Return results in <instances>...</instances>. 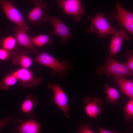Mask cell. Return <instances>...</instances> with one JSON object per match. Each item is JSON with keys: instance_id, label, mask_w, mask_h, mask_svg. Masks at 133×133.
Here are the masks:
<instances>
[{"instance_id": "obj_1", "label": "cell", "mask_w": 133, "mask_h": 133, "mask_svg": "<svg viewBox=\"0 0 133 133\" xmlns=\"http://www.w3.org/2000/svg\"><path fill=\"white\" fill-rule=\"evenodd\" d=\"M34 61L36 63L51 68L53 71L51 75H57L61 79L66 77L72 69V63L67 60L61 62L49 54L43 52L37 55Z\"/></svg>"}, {"instance_id": "obj_2", "label": "cell", "mask_w": 133, "mask_h": 133, "mask_svg": "<svg viewBox=\"0 0 133 133\" xmlns=\"http://www.w3.org/2000/svg\"><path fill=\"white\" fill-rule=\"evenodd\" d=\"M99 76L105 74L108 77L113 75L123 77H129L133 75V72L123 63L115 60L110 54L107 57L104 63L96 69Z\"/></svg>"}, {"instance_id": "obj_3", "label": "cell", "mask_w": 133, "mask_h": 133, "mask_svg": "<svg viewBox=\"0 0 133 133\" xmlns=\"http://www.w3.org/2000/svg\"><path fill=\"white\" fill-rule=\"evenodd\" d=\"M91 24L86 33L93 32L97 34L100 38H104L108 35H114L118 31L116 28L112 26L106 18L105 13H97L92 18L88 16Z\"/></svg>"}, {"instance_id": "obj_4", "label": "cell", "mask_w": 133, "mask_h": 133, "mask_svg": "<svg viewBox=\"0 0 133 133\" xmlns=\"http://www.w3.org/2000/svg\"><path fill=\"white\" fill-rule=\"evenodd\" d=\"M0 6L9 19L28 32L27 25L22 14L14 6L13 0H0Z\"/></svg>"}, {"instance_id": "obj_5", "label": "cell", "mask_w": 133, "mask_h": 133, "mask_svg": "<svg viewBox=\"0 0 133 133\" xmlns=\"http://www.w3.org/2000/svg\"><path fill=\"white\" fill-rule=\"evenodd\" d=\"M116 12H113L110 14V19L112 21H118L122 27L133 35V12L124 9L118 1L116 3Z\"/></svg>"}, {"instance_id": "obj_6", "label": "cell", "mask_w": 133, "mask_h": 133, "mask_svg": "<svg viewBox=\"0 0 133 133\" xmlns=\"http://www.w3.org/2000/svg\"><path fill=\"white\" fill-rule=\"evenodd\" d=\"M33 3L35 7L29 12L28 17L33 24L38 26L48 21V4L43 0H34Z\"/></svg>"}, {"instance_id": "obj_7", "label": "cell", "mask_w": 133, "mask_h": 133, "mask_svg": "<svg viewBox=\"0 0 133 133\" xmlns=\"http://www.w3.org/2000/svg\"><path fill=\"white\" fill-rule=\"evenodd\" d=\"M58 6L63 9L65 14L73 16L75 21H80L84 15L85 8L82 5V0H55Z\"/></svg>"}, {"instance_id": "obj_8", "label": "cell", "mask_w": 133, "mask_h": 133, "mask_svg": "<svg viewBox=\"0 0 133 133\" xmlns=\"http://www.w3.org/2000/svg\"><path fill=\"white\" fill-rule=\"evenodd\" d=\"M48 88L53 92V97L52 98L53 103L62 111L66 117L69 118L70 109L68 105V99L65 92L58 84H49Z\"/></svg>"}, {"instance_id": "obj_9", "label": "cell", "mask_w": 133, "mask_h": 133, "mask_svg": "<svg viewBox=\"0 0 133 133\" xmlns=\"http://www.w3.org/2000/svg\"><path fill=\"white\" fill-rule=\"evenodd\" d=\"M48 21L53 28L51 35L60 37L63 44H68V39L73 37L69 27L64 24L60 19L54 16H49Z\"/></svg>"}, {"instance_id": "obj_10", "label": "cell", "mask_w": 133, "mask_h": 133, "mask_svg": "<svg viewBox=\"0 0 133 133\" xmlns=\"http://www.w3.org/2000/svg\"><path fill=\"white\" fill-rule=\"evenodd\" d=\"M12 72L24 87H33L39 84L42 81L40 77H35L32 71L28 69L21 67Z\"/></svg>"}, {"instance_id": "obj_11", "label": "cell", "mask_w": 133, "mask_h": 133, "mask_svg": "<svg viewBox=\"0 0 133 133\" xmlns=\"http://www.w3.org/2000/svg\"><path fill=\"white\" fill-rule=\"evenodd\" d=\"M85 105V112L89 117L96 119L99 115L102 114L104 110L102 100L98 97L92 100L88 96L85 98L83 100Z\"/></svg>"}, {"instance_id": "obj_12", "label": "cell", "mask_w": 133, "mask_h": 133, "mask_svg": "<svg viewBox=\"0 0 133 133\" xmlns=\"http://www.w3.org/2000/svg\"><path fill=\"white\" fill-rule=\"evenodd\" d=\"M15 37L18 44L26 48L33 54L37 53L38 50L32 43L31 38L27 32L22 28L17 26L14 29Z\"/></svg>"}, {"instance_id": "obj_13", "label": "cell", "mask_w": 133, "mask_h": 133, "mask_svg": "<svg viewBox=\"0 0 133 133\" xmlns=\"http://www.w3.org/2000/svg\"><path fill=\"white\" fill-rule=\"evenodd\" d=\"M130 39L128 33L123 29H121L116 34L112 36L110 45L109 54L115 56L120 50L123 41Z\"/></svg>"}, {"instance_id": "obj_14", "label": "cell", "mask_w": 133, "mask_h": 133, "mask_svg": "<svg viewBox=\"0 0 133 133\" xmlns=\"http://www.w3.org/2000/svg\"><path fill=\"white\" fill-rule=\"evenodd\" d=\"M28 51L19 49L15 51L11 58L12 63L22 68L28 69L32 65L33 60L29 56Z\"/></svg>"}, {"instance_id": "obj_15", "label": "cell", "mask_w": 133, "mask_h": 133, "mask_svg": "<svg viewBox=\"0 0 133 133\" xmlns=\"http://www.w3.org/2000/svg\"><path fill=\"white\" fill-rule=\"evenodd\" d=\"M114 79L122 93L130 99H133V79L128 80L119 76H115Z\"/></svg>"}, {"instance_id": "obj_16", "label": "cell", "mask_w": 133, "mask_h": 133, "mask_svg": "<svg viewBox=\"0 0 133 133\" xmlns=\"http://www.w3.org/2000/svg\"><path fill=\"white\" fill-rule=\"evenodd\" d=\"M38 102L36 97L31 94L26 97L21 106V109L23 113L27 115L33 112Z\"/></svg>"}, {"instance_id": "obj_17", "label": "cell", "mask_w": 133, "mask_h": 133, "mask_svg": "<svg viewBox=\"0 0 133 133\" xmlns=\"http://www.w3.org/2000/svg\"><path fill=\"white\" fill-rule=\"evenodd\" d=\"M40 127V124L33 119L23 123L19 127L18 132L21 133H38Z\"/></svg>"}, {"instance_id": "obj_18", "label": "cell", "mask_w": 133, "mask_h": 133, "mask_svg": "<svg viewBox=\"0 0 133 133\" xmlns=\"http://www.w3.org/2000/svg\"><path fill=\"white\" fill-rule=\"evenodd\" d=\"M17 44L15 36H9L3 37L0 40L1 47L9 51H15L18 49Z\"/></svg>"}, {"instance_id": "obj_19", "label": "cell", "mask_w": 133, "mask_h": 133, "mask_svg": "<svg viewBox=\"0 0 133 133\" xmlns=\"http://www.w3.org/2000/svg\"><path fill=\"white\" fill-rule=\"evenodd\" d=\"M104 86L105 92L107 95L106 97V101L116 105L119 97L118 91L115 88L110 86L108 84H105Z\"/></svg>"}, {"instance_id": "obj_20", "label": "cell", "mask_w": 133, "mask_h": 133, "mask_svg": "<svg viewBox=\"0 0 133 133\" xmlns=\"http://www.w3.org/2000/svg\"><path fill=\"white\" fill-rule=\"evenodd\" d=\"M18 81L12 72H10L0 80V89L7 90L10 86L15 85Z\"/></svg>"}, {"instance_id": "obj_21", "label": "cell", "mask_w": 133, "mask_h": 133, "mask_svg": "<svg viewBox=\"0 0 133 133\" xmlns=\"http://www.w3.org/2000/svg\"><path fill=\"white\" fill-rule=\"evenodd\" d=\"M50 35L46 34H41L31 38L32 43L34 45L41 47L46 44H51L53 40L50 38Z\"/></svg>"}, {"instance_id": "obj_22", "label": "cell", "mask_w": 133, "mask_h": 133, "mask_svg": "<svg viewBox=\"0 0 133 133\" xmlns=\"http://www.w3.org/2000/svg\"><path fill=\"white\" fill-rule=\"evenodd\" d=\"M124 114L125 119L129 123L133 117V99H130L124 108Z\"/></svg>"}, {"instance_id": "obj_23", "label": "cell", "mask_w": 133, "mask_h": 133, "mask_svg": "<svg viewBox=\"0 0 133 133\" xmlns=\"http://www.w3.org/2000/svg\"><path fill=\"white\" fill-rule=\"evenodd\" d=\"M14 52L8 50L1 47L0 48V60L5 61L11 58Z\"/></svg>"}, {"instance_id": "obj_24", "label": "cell", "mask_w": 133, "mask_h": 133, "mask_svg": "<svg viewBox=\"0 0 133 133\" xmlns=\"http://www.w3.org/2000/svg\"><path fill=\"white\" fill-rule=\"evenodd\" d=\"M125 57L128 59L127 61L124 64L130 70L133 71V52L130 50L126 52Z\"/></svg>"}, {"instance_id": "obj_25", "label": "cell", "mask_w": 133, "mask_h": 133, "mask_svg": "<svg viewBox=\"0 0 133 133\" xmlns=\"http://www.w3.org/2000/svg\"><path fill=\"white\" fill-rule=\"evenodd\" d=\"M78 133H94V132L92 131L90 126L88 124L80 126L79 130L77 132Z\"/></svg>"}, {"instance_id": "obj_26", "label": "cell", "mask_w": 133, "mask_h": 133, "mask_svg": "<svg viewBox=\"0 0 133 133\" xmlns=\"http://www.w3.org/2000/svg\"><path fill=\"white\" fill-rule=\"evenodd\" d=\"M11 119V116H8L0 119V131L3 128L9 124Z\"/></svg>"}, {"instance_id": "obj_27", "label": "cell", "mask_w": 133, "mask_h": 133, "mask_svg": "<svg viewBox=\"0 0 133 133\" xmlns=\"http://www.w3.org/2000/svg\"><path fill=\"white\" fill-rule=\"evenodd\" d=\"M116 132V131H110L104 129L100 126L99 127V133H115Z\"/></svg>"}, {"instance_id": "obj_28", "label": "cell", "mask_w": 133, "mask_h": 133, "mask_svg": "<svg viewBox=\"0 0 133 133\" xmlns=\"http://www.w3.org/2000/svg\"><path fill=\"white\" fill-rule=\"evenodd\" d=\"M29 1H33V0H28Z\"/></svg>"}, {"instance_id": "obj_29", "label": "cell", "mask_w": 133, "mask_h": 133, "mask_svg": "<svg viewBox=\"0 0 133 133\" xmlns=\"http://www.w3.org/2000/svg\"></svg>"}]
</instances>
